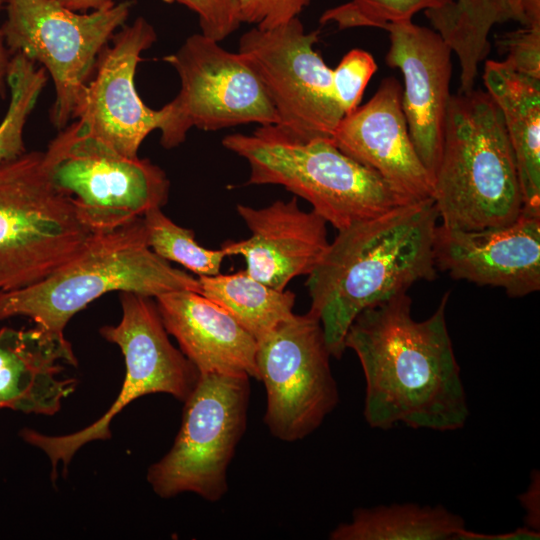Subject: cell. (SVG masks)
Wrapping results in <instances>:
<instances>
[{"mask_svg":"<svg viewBox=\"0 0 540 540\" xmlns=\"http://www.w3.org/2000/svg\"><path fill=\"white\" fill-rule=\"evenodd\" d=\"M448 297L423 321L413 319L404 293L366 308L350 325L345 347L361 363L372 428L402 423L446 432L465 425L469 409L446 324Z\"/></svg>","mask_w":540,"mask_h":540,"instance_id":"obj_1","label":"cell"},{"mask_svg":"<svg viewBox=\"0 0 540 540\" xmlns=\"http://www.w3.org/2000/svg\"><path fill=\"white\" fill-rule=\"evenodd\" d=\"M438 219L427 199L338 231L306 282L309 312L320 321L332 357H342L347 331L363 310L435 278Z\"/></svg>","mask_w":540,"mask_h":540,"instance_id":"obj_2","label":"cell"},{"mask_svg":"<svg viewBox=\"0 0 540 540\" xmlns=\"http://www.w3.org/2000/svg\"><path fill=\"white\" fill-rule=\"evenodd\" d=\"M433 201L442 226L482 230L512 224L523 209L502 114L481 90L451 95Z\"/></svg>","mask_w":540,"mask_h":540,"instance_id":"obj_3","label":"cell"},{"mask_svg":"<svg viewBox=\"0 0 540 540\" xmlns=\"http://www.w3.org/2000/svg\"><path fill=\"white\" fill-rule=\"evenodd\" d=\"M200 293L198 278L172 267L152 251L143 218L113 230L93 233L83 249L45 279L0 292V321L25 316L58 335L70 319L109 292L155 298L164 293Z\"/></svg>","mask_w":540,"mask_h":540,"instance_id":"obj_4","label":"cell"},{"mask_svg":"<svg viewBox=\"0 0 540 540\" xmlns=\"http://www.w3.org/2000/svg\"><path fill=\"white\" fill-rule=\"evenodd\" d=\"M222 145L245 159L247 185H280L308 201L338 231L412 203L328 139L299 140L277 125L229 134Z\"/></svg>","mask_w":540,"mask_h":540,"instance_id":"obj_5","label":"cell"},{"mask_svg":"<svg viewBox=\"0 0 540 540\" xmlns=\"http://www.w3.org/2000/svg\"><path fill=\"white\" fill-rule=\"evenodd\" d=\"M92 232L53 183L45 152L0 164V292L33 285L74 258Z\"/></svg>","mask_w":540,"mask_h":540,"instance_id":"obj_6","label":"cell"},{"mask_svg":"<svg viewBox=\"0 0 540 540\" xmlns=\"http://www.w3.org/2000/svg\"><path fill=\"white\" fill-rule=\"evenodd\" d=\"M249 379L199 374L172 447L148 468L147 481L158 496L191 492L216 502L226 494L227 470L247 426Z\"/></svg>","mask_w":540,"mask_h":540,"instance_id":"obj_7","label":"cell"},{"mask_svg":"<svg viewBox=\"0 0 540 540\" xmlns=\"http://www.w3.org/2000/svg\"><path fill=\"white\" fill-rule=\"evenodd\" d=\"M120 302L119 323L100 329L103 338L120 348L126 366L124 382L114 403L98 420L74 433L50 436L27 428L20 431L25 442L48 456L53 480L59 462L66 471L82 446L110 438L112 419L129 403L152 393L169 394L184 402L198 381L196 367L171 343L154 298L121 292Z\"/></svg>","mask_w":540,"mask_h":540,"instance_id":"obj_8","label":"cell"},{"mask_svg":"<svg viewBox=\"0 0 540 540\" xmlns=\"http://www.w3.org/2000/svg\"><path fill=\"white\" fill-rule=\"evenodd\" d=\"M1 27L11 56L21 54L43 65L56 91L53 126L62 130L72 118L76 100L91 78L98 57L124 25L132 1L109 9L77 13L54 0H5Z\"/></svg>","mask_w":540,"mask_h":540,"instance_id":"obj_9","label":"cell"},{"mask_svg":"<svg viewBox=\"0 0 540 540\" xmlns=\"http://www.w3.org/2000/svg\"><path fill=\"white\" fill-rule=\"evenodd\" d=\"M44 152L53 183L72 197L92 233L123 226L167 202L170 183L159 166L80 134L77 122L62 129Z\"/></svg>","mask_w":540,"mask_h":540,"instance_id":"obj_10","label":"cell"},{"mask_svg":"<svg viewBox=\"0 0 540 540\" xmlns=\"http://www.w3.org/2000/svg\"><path fill=\"white\" fill-rule=\"evenodd\" d=\"M163 60L180 78L178 94L163 106L166 114L159 130L164 148L179 146L194 127L216 131L279 123L263 84L239 52H230L199 33Z\"/></svg>","mask_w":540,"mask_h":540,"instance_id":"obj_11","label":"cell"},{"mask_svg":"<svg viewBox=\"0 0 540 540\" xmlns=\"http://www.w3.org/2000/svg\"><path fill=\"white\" fill-rule=\"evenodd\" d=\"M318 40L319 30L306 32L295 17L271 29L248 30L237 51L263 84L278 115L277 126L303 141L330 140L345 116L333 69L314 49Z\"/></svg>","mask_w":540,"mask_h":540,"instance_id":"obj_12","label":"cell"},{"mask_svg":"<svg viewBox=\"0 0 540 540\" xmlns=\"http://www.w3.org/2000/svg\"><path fill=\"white\" fill-rule=\"evenodd\" d=\"M331 354L317 317L293 314L258 340L257 380L266 390L264 423L279 440L315 431L337 406Z\"/></svg>","mask_w":540,"mask_h":540,"instance_id":"obj_13","label":"cell"},{"mask_svg":"<svg viewBox=\"0 0 540 540\" xmlns=\"http://www.w3.org/2000/svg\"><path fill=\"white\" fill-rule=\"evenodd\" d=\"M156 40L155 29L143 17L114 33L76 100L72 118H77L80 134L126 157H139L140 145L161 128L166 114L164 107L154 110L144 104L134 81L141 53Z\"/></svg>","mask_w":540,"mask_h":540,"instance_id":"obj_14","label":"cell"},{"mask_svg":"<svg viewBox=\"0 0 540 540\" xmlns=\"http://www.w3.org/2000/svg\"><path fill=\"white\" fill-rule=\"evenodd\" d=\"M386 63L404 78L402 109L414 148L434 180L451 98L452 50L433 29L412 20L388 23Z\"/></svg>","mask_w":540,"mask_h":540,"instance_id":"obj_15","label":"cell"},{"mask_svg":"<svg viewBox=\"0 0 540 540\" xmlns=\"http://www.w3.org/2000/svg\"><path fill=\"white\" fill-rule=\"evenodd\" d=\"M436 267L455 279L522 297L540 289V214L524 211L510 225L482 230L437 226Z\"/></svg>","mask_w":540,"mask_h":540,"instance_id":"obj_16","label":"cell"},{"mask_svg":"<svg viewBox=\"0 0 540 540\" xmlns=\"http://www.w3.org/2000/svg\"><path fill=\"white\" fill-rule=\"evenodd\" d=\"M330 141L377 172L409 201L433 199L434 180L412 143L396 78L382 80L366 104L345 115Z\"/></svg>","mask_w":540,"mask_h":540,"instance_id":"obj_17","label":"cell"},{"mask_svg":"<svg viewBox=\"0 0 540 540\" xmlns=\"http://www.w3.org/2000/svg\"><path fill=\"white\" fill-rule=\"evenodd\" d=\"M236 210L251 235L221 248L227 256H242L253 278L277 290H285L298 276H308L330 244L327 222L313 210L300 209L296 196L263 208L238 204Z\"/></svg>","mask_w":540,"mask_h":540,"instance_id":"obj_18","label":"cell"},{"mask_svg":"<svg viewBox=\"0 0 540 540\" xmlns=\"http://www.w3.org/2000/svg\"><path fill=\"white\" fill-rule=\"evenodd\" d=\"M162 323L199 374L257 379L258 341L226 310L192 290L154 298Z\"/></svg>","mask_w":540,"mask_h":540,"instance_id":"obj_19","label":"cell"},{"mask_svg":"<svg viewBox=\"0 0 540 540\" xmlns=\"http://www.w3.org/2000/svg\"><path fill=\"white\" fill-rule=\"evenodd\" d=\"M77 365L64 335L38 326L0 327V409L53 415L73 393L74 378H59L64 366Z\"/></svg>","mask_w":540,"mask_h":540,"instance_id":"obj_20","label":"cell"},{"mask_svg":"<svg viewBox=\"0 0 540 540\" xmlns=\"http://www.w3.org/2000/svg\"><path fill=\"white\" fill-rule=\"evenodd\" d=\"M483 80L498 106L514 154L523 210L540 214V79L486 61Z\"/></svg>","mask_w":540,"mask_h":540,"instance_id":"obj_21","label":"cell"},{"mask_svg":"<svg viewBox=\"0 0 540 540\" xmlns=\"http://www.w3.org/2000/svg\"><path fill=\"white\" fill-rule=\"evenodd\" d=\"M424 12L458 57L460 92L474 89L479 64L490 52L488 36L494 25L508 21L540 25V0H453Z\"/></svg>","mask_w":540,"mask_h":540,"instance_id":"obj_22","label":"cell"},{"mask_svg":"<svg viewBox=\"0 0 540 540\" xmlns=\"http://www.w3.org/2000/svg\"><path fill=\"white\" fill-rule=\"evenodd\" d=\"M464 520L441 505H380L359 508L350 522L329 535L332 540H454Z\"/></svg>","mask_w":540,"mask_h":540,"instance_id":"obj_23","label":"cell"},{"mask_svg":"<svg viewBox=\"0 0 540 540\" xmlns=\"http://www.w3.org/2000/svg\"><path fill=\"white\" fill-rule=\"evenodd\" d=\"M200 293L226 310L257 341L291 317L296 295L253 278L246 269L198 276Z\"/></svg>","mask_w":540,"mask_h":540,"instance_id":"obj_24","label":"cell"},{"mask_svg":"<svg viewBox=\"0 0 540 540\" xmlns=\"http://www.w3.org/2000/svg\"><path fill=\"white\" fill-rule=\"evenodd\" d=\"M21 54L12 56L7 76L10 92L6 114L0 122V164L26 152L24 128L47 83V71Z\"/></svg>","mask_w":540,"mask_h":540,"instance_id":"obj_25","label":"cell"},{"mask_svg":"<svg viewBox=\"0 0 540 540\" xmlns=\"http://www.w3.org/2000/svg\"><path fill=\"white\" fill-rule=\"evenodd\" d=\"M147 242L154 253L166 261L176 262L198 276L220 272L227 256L225 251L207 249L200 245L191 229L177 225L156 207L143 215Z\"/></svg>","mask_w":540,"mask_h":540,"instance_id":"obj_26","label":"cell"},{"mask_svg":"<svg viewBox=\"0 0 540 540\" xmlns=\"http://www.w3.org/2000/svg\"><path fill=\"white\" fill-rule=\"evenodd\" d=\"M453 0H350L327 9L321 24L335 23L339 29L356 27L383 28L388 23L411 20L426 10L444 7Z\"/></svg>","mask_w":540,"mask_h":540,"instance_id":"obj_27","label":"cell"},{"mask_svg":"<svg viewBox=\"0 0 540 540\" xmlns=\"http://www.w3.org/2000/svg\"><path fill=\"white\" fill-rule=\"evenodd\" d=\"M376 70L374 58L362 49L350 50L333 69L335 93L345 115L359 106L364 90Z\"/></svg>","mask_w":540,"mask_h":540,"instance_id":"obj_28","label":"cell"},{"mask_svg":"<svg viewBox=\"0 0 540 540\" xmlns=\"http://www.w3.org/2000/svg\"><path fill=\"white\" fill-rule=\"evenodd\" d=\"M186 6L197 14L201 33L217 42L242 24L238 0H167Z\"/></svg>","mask_w":540,"mask_h":540,"instance_id":"obj_29","label":"cell"},{"mask_svg":"<svg viewBox=\"0 0 540 540\" xmlns=\"http://www.w3.org/2000/svg\"><path fill=\"white\" fill-rule=\"evenodd\" d=\"M499 45L507 56L502 61L520 74L540 79V25L523 26L500 37Z\"/></svg>","mask_w":540,"mask_h":540,"instance_id":"obj_30","label":"cell"},{"mask_svg":"<svg viewBox=\"0 0 540 540\" xmlns=\"http://www.w3.org/2000/svg\"><path fill=\"white\" fill-rule=\"evenodd\" d=\"M242 23L259 29H271L295 17L311 0H238Z\"/></svg>","mask_w":540,"mask_h":540,"instance_id":"obj_31","label":"cell"},{"mask_svg":"<svg viewBox=\"0 0 540 540\" xmlns=\"http://www.w3.org/2000/svg\"><path fill=\"white\" fill-rule=\"evenodd\" d=\"M539 536L538 530L536 531L528 526L499 534H483L467 530L464 527L457 532L454 540H538Z\"/></svg>","mask_w":540,"mask_h":540,"instance_id":"obj_32","label":"cell"},{"mask_svg":"<svg viewBox=\"0 0 540 540\" xmlns=\"http://www.w3.org/2000/svg\"><path fill=\"white\" fill-rule=\"evenodd\" d=\"M65 8L78 12L89 10H105L113 7L115 2L113 0H54Z\"/></svg>","mask_w":540,"mask_h":540,"instance_id":"obj_33","label":"cell"},{"mask_svg":"<svg viewBox=\"0 0 540 540\" xmlns=\"http://www.w3.org/2000/svg\"><path fill=\"white\" fill-rule=\"evenodd\" d=\"M5 3V0H0V9L2 7V4ZM11 54L6 47L4 37L1 31L0 27V97L2 99L6 98L7 93V76L9 71V65L11 61Z\"/></svg>","mask_w":540,"mask_h":540,"instance_id":"obj_34","label":"cell"},{"mask_svg":"<svg viewBox=\"0 0 540 540\" xmlns=\"http://www.w3.org/2000/svg\"><path fill=\"white\" fill-rule=\"evenodd\" d=\"M539 479L533 481L529 490L521 496V501L527 511L528 527L536 530V491L539 489Z\"/></svg>","mask_w":540,"mask_h":540,"instance_id":"obj_35","label":"cell"}]
</instances>
